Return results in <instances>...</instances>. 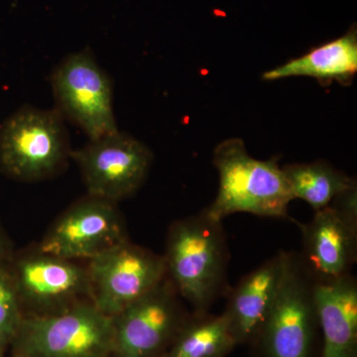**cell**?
Instances as JSON below:
<instances>
[{
	"label": "cell",
	"mask_w": 357,
	"mask_h": 357,
	"mask_svg": "<svg viewBox=\"0 0 357 357\" xmlns=\"http://www.w3.org/2000/svg\"><path fill=\"white\" fill-rule=\"evenodd\" d=\"M229 248L222 222L204 211L171 225L167 236V277L194 314H206L227 294Z\"/></svg>",
	"instance_id": "6da1fadb"
},
{
	"label": "cell",
	"mask_w": 357,
	"mask_h": 357,
	"mask_svg": "<svg viewBox=\"0 0 357 357\" xmlns=\"http://www.w3.org/2000/svg\"><path fill=\"white\" fill-rule=\"evenodd\" d=\"M213 163L220 185L215 201L204 210L208 217L222 222L234 213H248L292 220L288 208L294 199L278 158H253L243 140L230 138L215 148Z\"/></svg>",
	"instance_id": "7a4b0ae2"
},
{
	"label": "cell",
	"mask_w": 357,
	"mask_h": 357,
	"mask_svg": "<svg viewBox=\"0 0 357 357\" xmlns=\"http://www.w3.org/2000/svg\"><path fill=\"white\" fill-rule=\"evenodd\" d=\"M57 110L25 105L0 126V169L14 180H42L65 166L72 151Z\"/></svg>",
	"instance_id": "3957f363"
},
{
	"label": "cell",
	"mask_w": 357,
	"mask_h": 357,
	"mask_svg": "<svg viewBox=\"0 0 357 357\" xmlns=\"http://www.w3.org/2000/svg\"><path fill=\"white\" fill-rule=\"evenodd\" d=\"M114 319L95 305H79L59 314L23 318L13 342L16 357H109Z\"/></svg>",
	"instance_id": "277c9868"
},
{
	"label": "cell",
	"mask_w": 357,
	"mask_h": 357,
	"mask_svg": "<svg viewBox=\"0 0 357 357\" xmlns=\"http://www.w3.org/2000/svg\"><path fill=\"white\" fill-rule=\"evenodd\" d=\"M314 285L300 255L287 252L280 288L253 344L259 357H311L319 326Z\"/></svg>",
	"instance_id": "5b68a950"
},
{
	"label": "cell",
	"mask_w": 357,
	"mask_h": 357,
	"mask_svg": "<svg viewBox=\"0 0 357 357\" xmlns=\"http://www.w3.org/2000/svg\"><path fill=\"white\" fill-rule=\"evenodd\" d=\"M55 109L89 140L116 132L112 77L91 51L70 54L52 72Z\"/></svg>",
	"instance_id": "8992f818"
},
{
	"label": "cell",
	"mask_w": 357,
	"mask_h": 357,
	"mask_svg": "<svg viewBox=\"0 0 357 357\" xmlns=\"http://www.w3.org/2000/svg\"><path fill=\"white\" fill-rule=\"evenodd\" d=\"M89 293L96 309L115 318L167 278L164 256L128 241L89 260Z\"/></svg>",
	"instance_id": "52a82bcc"
},
{
	"label": "cell",
	"mask_w": 357,
	"mask_h": 357,
	"mask_svg": "<svg viewBox=\"0 0 357 357\" xmlns=\"http://www.w3.org/2000/svg\"><path fill=\"white\" fill-rule=\"evenodd\" d=\"M89 196L116 203L133 195L151 167V150L130 134L116 132L73 152Z\"/></svg>",
	"instance_id": "ba28073f"
},
{
	"label": "cell",
	"mask_w": 357,
	"mask_h": 357,
	"mask_svg": "<svg viewBox=\"0 0 357 357\" xmlns=\"http://www.w3.org/2000/svg\"><path fill=\"white\" fill-rule=\"evenodd\" d=\"M168 277L114 319V357H162L190 314Z\"/></svg>",
	"instance_id": "9c48e42d"
},
{
	"label": "cell",
	"mask_w": 357,
	"mask_h": 357,
	"mask_svg": "<svg viewBox=\"0 0 357 357\" xmlns=\"http://www.w3.org/2000/svg\"><path fill=\"white\" fill-rule=\"evenodd\" d=\"M126 239L114 203L89 195L59 218L42 241L40 253L70 261L91 260Z\"/></svg>",
	"instance_id": "30bf717a"
},
{
	"label": "cell",
	"mask_w": 357,
	"mask_h": 357,
	"mask_svg": "<svg viewBox=\"0 0 357 357\" xmlns=\"http://www.w3.org/2000/svg\"><path fill=\"white\" fill-rule=\"evenodd\" d=\"M300 258L316 283H328L351 274L357 257V229L330 206L314 211L309 222L299 223Z\"/></svg>",
	"instance_id": "8fae6325"
},
{
	"label": "cell",
	"mask_w": 357,
	"mask_h": 357,
	"mask_svg": "<svg viewBox=\"0 0 357 357\" xmlns=\"http://www.w3.org/2000/svg\"><path fill=\"white\" fill-rule=\"evenodd\" d=\"M286 256L279 251L227 290L223 314L237 345L255 344L280 288Z\"/></svg>",
	"instance_id": "7c38bea8"
},
{
	"label": "cell",
	"mask_w": 357,
	"mask_h": 357,
	"mask_svg": "<svg viewBox=\"0 0 357 357\" xmlns=\"http://www.w3.org/2000/svg\"><path fill=\"white\" fill-rule=\"evenodd\" d=\"M20 297L51 306L89 292L88 271L70 260L40 253L22 258L10 270Z\"/></svg>",
	"instance_id": "4fadbf2b"
},
{
	"label": "cell",
	"mask_w": 357,
	"mask_h": 357,
	"mask_svg": "<svg viewBox=\"0 0 357 357\" xmlns=\"http://www.w3.org/2000/svg\"><path fill=\"white\" fill-rule=\"evenodd\" d=\"M321 357H357V283L351 274L314 285Z\"/></svg>",
	"instance_id": "5bb4252c"
},
{
	"label": "cell",
	"mask_w": 357,
	"mask_h": 357,
	"mask_svg": "<svg viewBox=\"0 0 357 357\" xmlns=\"http://www.w3.org/2000/svg\"><path fill=\"white\" fill-rule=\"evenodd\" d=\"M357 73V32L352 28L344 36L321 45L292 59L285 64L267 70L265 81L291 77H311L323 86L337 82L342 86L352 83Z\"/></svg>",
	"instance_id": "9a60e30c"
},
{
	"label": "cell",
	"mask_w": 357,
	"mask_h": 357,
	"mask_svg": "<svg viewBox=\"0 0 357 357\" xmlns=\"http://www.w3.org/2000/svg\"><path fill=\"white\" fill-rule=\"evenodd\" d=\"M236 347L223 312L194 314L162 357H227Z\"/></svg>",
	"instance_id": "2e32d148"
},
{
	"label": "cell",
	"mask_w": 357,
	"mask_h": 357,
	"mask_svg": "<svg viewBox=\"0 0 357 357\" xmlns=\"http://www.w3.org/2000/svg\"><path fill=\"white\" fill-rule=\"evenodd\" d=\"M293 199L306 202L314 211L330 206L333 199L356 178L324 160L282 167Z\"/></svg>",
	"instance_id": "e0dca14e"
},
{
	"label": "cell",
	"mask_w": 357,
	"mask_h": 357,
	"mask_svg": "<svg viewBox=\"0 0 357 357\" xmlns=\"http://www.w3.org/2000/svg\"><path fill=\"white\" fill-rule=\"evenodd\" d=\"M20 294L14 283L10 269L0 263V354L13 344L21 323Z\"/></svg>",
	"instance_id": "ac0fdd59"
},
{
	"label": "cell",
	"mask_w": 357,
	"mask_h": 357,
	"mask_svg": "<svg viewBox=\"0 0 357 357\" xmlns=\"http://www.w3.org/2000/svg\"><path fill=\"white\" fill-rule=\"evenodd\" d=\"M330 208L347 225L357 229V185L354 180L347 189L337 194Z\"/></svg>",
	"instance_id": "d6986e66"
},
{
	"label": "cell",
	"mask_w": 357,
	"mask_h": 357,
	"mask_svg": "<svg viewBox=\"0 0 357 357\" xmlns=\"http://www.w3.org/2000/svg\"><path fill=\"white\" fill-rule=\"evenodd\" d=\"M9 253H10V248H9L8 241L0 230V263H6Z\"/></svg>",
	"instance_id": "ffe728a7"
},
{
	"label": "cell",
	"mask_w": 357,
	"mask_h": 357,
	"mask_svg": "<svg viewBox=\"0 0 357 357\" xmlns=\"http://www.w3.org/2000/svg\"><path fill=\"white\" fill-rule=\"evenodd\" d=\"M0 357H3V356H2V354H0Z\"/></svg>",
	"instance_id": "44dd1931"
}]
</instances>
